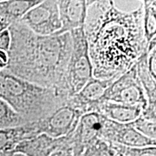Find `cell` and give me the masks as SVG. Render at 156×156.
<instances>
[{
    "label": "cell",
    "mask_w": 156,
    "mask_h": 156,
    "mask_svg": "<svg viewBox=\"0 0 156 156\" xmlns=\"http://www.w3.org/2000/svg\"><path fill=\"white\" fill-rule=\"evenodd\" d=\"M114 80L91 78L79 92L69 97V101L84 114L96 112L101 98Z\"/></svg>",
    "instance_id": "30bf717a"
},
{
    "label": "cell",
    "mask_w": 156,
    "mask_h": 156,
    "mask_svg": "<svg viewBox=\"0 0 156 156\" xmlns=\"http://www.w3.org/2000/svg\"><path fill=\"white\" fill-rule=\"evenodd\" d=\"M19 21L39 36L55 35L62 27L57 1H42L27 12Z\"/></svg>",
    "instance_id": "52a82bcc"
},
{
    "label": "cell",
    "mask_w": 156,
    "mask_h": 156,
    "mask_svg": "<svg viewBox=\"0 0 156 156\" xmlns=\"http://www.w3.org/2000/svg\"><path fill=\"white\" fill-rule=\"evenodd\" d=\"M143 7L142 25L144 36L147 46L150 42L156 38V1L142 2Z\"/></svg>",
    "instance_id": "e0dca14e"
},
{
    "label": "cell",
    "mask_w": 156,
    "mask_h": 156,
    "mask_svg": "<svg viewBox=\"0 0 156 156\" xmlns=\"http://www.w3.org/2000/svg\"><path fill=\"white\" fill-rule=\"evenodd\" d=\"M27 123L24 118L15 112L7 103L0 99V129L17 127Z\"/></svg>",
    "instance_id": "ac0fdd59"
},
{
    "label": "cell",
    "mask_w": 156,
    "mask_h": 156,
    "mask_svg": "<svg viewBox=\"0 0 156 156\" xmlns=\"http://www.w3.org/2000/svg\"><path fill=\"white\" fill-rule=\"evenodd\" d=\"M137 132L150 139L156 140V122L145 118L140 115L133 122L129 123Z\"/></svg>",
    "instance_id": "ffe728a7"
},
{
    "label": "cell",
    "mask_w": 156,
    "mask_h": 156,
    "mask_svg": "<svg viewBox=\"0 0 156 156\" xmlns=\"http://www.w3.org/2000/svg\"><path fill=\"white\" fill-rule=\"evenodd\" d=\"M116 151L111 143L98 139L84 150L80 156H115Z\"/></svg>",
    "instance_id": "d6986e66"
},
{
    "label": "cell",
    "mask_w": 156,
    "mask_h": 156,
    "mask_svg": "<svg viewBox=\"0 0 156 156\" xmlns=\"http://www.w3.org/2000/svg\"><path fill=\"white\" fill-rule=\"evenodd\" d=\"M142 16V2L124 12L113 1H90L83 29L93 77L116 79L147 51Z\"/></svg>",
    "instance_id": "6da1fadb"
},
{
    "label": "cell",
    "mask_w": 156,
    "mask_h": 156,
    "mask_svg": "<svg viewBox=\"0 0 156 156\" xmlns=\"http://www.w3.org/2000/svg\"><path fill=\"white\" fill-rule=\"evenodd\" d=\"M7 64V53L0 51V70L5 69Z\"/></svg>",
    "instance_id": "603a6c76"
},
{
    "label": "cell",
    "mask_w": 156,
    "mask_h": 156,
    "mask_svg": "<svg viewBox=\"0 0 156 156\" xmlns=\"http://www.w3.org/2000/svg\"><path fill=\"white\" fill-rule=\"evenodd\" d=\"M104 119L96 112L85 113L80 117L75 130L68 134L75 156H80L87 146L101 139Z\"/></svg>",
    "instance_id": "ba28073f"
},
{
    "label": "cell",
    "mask_w": 156,
    "mask_h": 156,
    "mask_svg": "<svg viewBox=\"0 0 156 156\" xmlns=\"http://www.w3.org/2000/svg\"><path fill=\"white\" fill-rule=\"evenodd\" d=\"M9 46H10V35L7 29L0 34V51L7 53Z\"/></svg>",
    "instance_id": "7402d4cb"
},
{
    "label": "cell",
    "mask_w": 156,
    "mask_h": 156,
    "mask_svg": "<svg viewBox=\"0 0 156 156\" xmlns=\"http://www.w3.org/2000/svg\"><path fill=\"white\" fill-rule=\"evenodd\" d=\"M67 136L54 138L41 134L24 140L16 145L10 153H20L25 156H51L67 143Z\"/></svg>",
    "instance_id": "7c38bea8"
},
{
    "label": "cell",
    "mask_w": 156,
    "mask_h": 156,
    "mask_svg": "<svg viewBox=\"0 0 156 156\" xmlns=\"http://www.w3.org/2000/svg\"><path fill=\"white\" fill-rule=\"evenodd\" d=\"M0 156H25L24 155L20 153H7V154H4V155H1Z\"/></svg>",
    "instance_id": "d4e9b609"
},
{
    "label": "cell",
    "mask_w": 156,
    "mask_h": 156,
    "mask_svg": "<svg viewBox=\"0 0 156 156\" xmlns=\"http://www.w3.org/2000/svg\"><path fill=\"white\" fill-rule=\"evenodd\" d=\"M143 108L141 105H129L124 103L102 101L98 104L96 112L114 122L129 124L139 118Z\"/></svg>",
    "instance_id": "5bb4252c"
},
{
    "label": "cell",
    "mask_w": 156,
    "mask_h": 156,
    "mask_svg": "<svg viewBox=\"0 0 156 156\" xmlns=\"http://www.w3.org/2000/svg\"><path fill=\"white\" fill-rule=\"evenodd\" d=\"M69 97L64 92L41 87L0 70V99L28 123L44 119L65 104Z\"/></svg>",
    "instance_id": "3957f363"
},
{
    "label": "cell",
    "mask_w": 156,
    "mask_h": 156,
    "mask_svg": "<svg viewBox=\"0 0 156 156\" xmlns=\"http://www.w3.org/2000/svg\"><path fill=\"white\" fill-rule=\"evenodd\" d=\"M8 30L10 46L4 69L35 85L67 93L66 77L72 51L70 33L39 36L20 21L12 23Z\"/></svg>",
    "instance_id": "7a4b0ae2"
},
{
    "label": "cell",
    "mask_w": 156,
    "mask_h": 156,
    "mask_svg": "<svg viewBox=\"0 0 156 156\" xmlns=\"http://www.w3.org/2000/svg\"><path fill=\"white\" fill-rule=\"evenodd\" d=\"M11 24L12 23H9V21H7V20L0 17V34L2 33L3 31L7 30Z\"/></svg>",
    "instance_id": "cb8c5ba5"
},
{
    "label": "cell",
    "mask_w": 156,
    "mask_h": 156,
    "mask_svg": "<svg viewBox=\"0 0 156 156\" xmlns=\"http://www.w3.org/2000/svg\"><path fill=\"white\" fill-rule=\"evenodd\" d=\"M134 65L147 102V108L141 115L147 119L156 122V78L151 75L147 68V51L137 58Z\"/></svg>",
    "instance_id": "4fadbf2b"
},
{
    "label": "cell",
    "mask_w": 156,
    "mask_h": 156,
    "mask_svg": "<svg viewBox=\"0 0 156 156\" xmlns=\"http://www.w3.org/2000/svg\"><path fill=\"white\" fill-rule=\"evenodd\" d=\"M115 151L125 156H156V146L132 147L111 143Z\"/></svg>",
    "instance_id": "44dd1931"
},
{
    "label": "cell",
    "mask_w": 156,
    "mask_h": 156,
    "mask_svg": "<svg viewBox=\"0 0 156 156\" xmlns=\"http://www.w3.org/2000/svg\"><path fill=\"white\" fill-rule=\"evenodd\" d=\"M42 1H0V17L13 23L19 21L25 13Z\"/></svg>",
    "instance_id": "2e32d148"
},
{
    "label": "cell",
    "mask_w": 156,
    "mask_h": 156,
    "mask_svg": "<svg viewBox=\"0 0 156 156\" xmlns=\"http://www.w3.org/2000/svg\"><path fill=\"white\" fill-rule=\"evenodd\" d=\"M37 135L34 122L27 123L17 127L0 129V155L10 153L20 142Z\"/></svg>",
    "instance_id": "9a60e30c"
},
{
    "label": "cell",
    "mask_w": 156,
    "mask_h": 156,
    "mask_svg": "<svg viewBox=\"0 0 156 156\" xmlns=\"http://www.w3.org/2000/svg\"><path fill=\"white\" fill-rule=\"evenodd\" d=\"M102 101L129 105L140 104L143 111L147 108L145 91L136 76L134 65L112 82L101 98V102Z\"/></svg>",
    "instance_id": "5b68a950"
},
{
    "label": "cell",
    "mask_w": 156,
    "mask_h": 156,
    "mask_svg": "<svg viewBox=\"0 0 156 156\" xmlns=\"http://www.w3.org/2000/svg\"><path fill=\"white\" fill-rule=\"evenodd\" d=\"M84 114L69 101L44 119L34 122L37 134H45L54 138H59L71 134Z\"/></svg>",
    "instance_id": "8992f818"
},
{
    "label": "cell",
    "mask_w": 156,
    "mask_h": 156,
    "mask_svg": "<svg viewBox=\"0 0 156 156\" xmlns=\"http://www.w3.org/2000/svg\"><path fill=\"white\" fill-rule=\"evenodd\" d=\"M61 29L55 35L70 33L76 29L83 28L90 1L61 0L57 1Z\"/></svg>",
    "instance_id": "8fae6325"
},
{
    "label": "cell",
    "mask_w": 156,
    "mask_h": 156,
    "mask_svg": "<svg viewBox=\"0 0 156 156\" xmlns=\"http://www.w3.org/2000/svg\"><path fill=\"white\" fill-rule=\"evenodd\" d=\"M72 51L67 66L66 87L69 96L79 92L93 76V67L83 28L70 32Z\"/></svg>",
    "instance_id": "277c9868"
},
{
    "label": "cell",
    "mask_w": 156,
    "mask_h": 156,
    "mask_svg": "<svg viewBox=\"0 0 156 156\" xmlns=\"http://www.w3.org/2000/svg\"><path fill=\"white\" fill-rule=\"evenodd\" d=\"M105 117V116H104ZM101 139L109 143L126 147H141L156 146V140L137 132L130 124H122L105 117Z\"/></svg>",
    "instance_id": "9c48e42d"
},
{
    "label": "cell",
    "mask_w": 156,
    "mask_h": 156,
    "mask_svg": "<svg viewBox=\"0 0 156 156\" xmlns=\"http://www.w3.org/2000/svg\"><path fill=\"white\" fill-rule=\"evenodd\" d=\"M115 156H125V155H123L122 153H119V152H118V151H116V155H115Z\"/></svg>",
    "instance_id": "484cf974"
}]
</instances>
